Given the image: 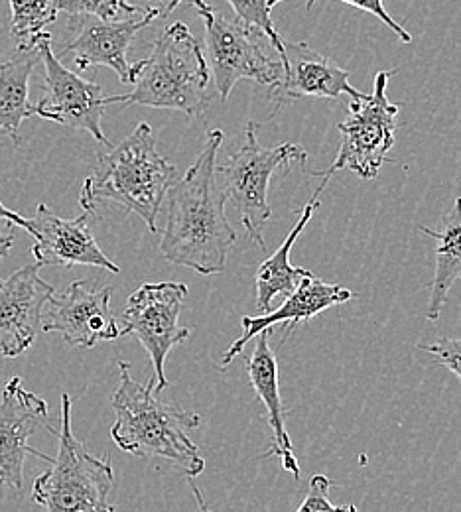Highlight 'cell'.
<instances>
[{
  "label": "cell",
  "instance_id": "cell-15",
  "mask_svg": "<svg viewBox=\"0 0 461 512\" xmlns=\"http://www.w3.org/2000/svg\"><path fill=\"white\" fill-rule=\"evenodd\" d=\"M77 18V30L69 38L64 48L71 54V60L79 71L89 67L105 65L113 69L123 83L132 85L138 73L140 62L129 64V48L134 36L150 26L154 16L121 18V20H101L93 16H73Z\"/></svg>",
  "mask_w": 461,
  "mask_h": 512
},
{
  "label": "cell",
  "instance_id": "cell-4",
  "mask_svg": "<svg viewBox=\"0 0 461 512\" xmlns=\"http://www.w3.org/2000/svg\"><path fill=\"white\" fill-rule=\"evenodd\" d=\"M211 69L203 46L184 22L170 24L154 42L152 54L140 60L131 93L107 97V103L142 105L203 117L213 101Z\"/></svg>",
  "mask_w": 461,
  "mask_h": 512
},
{
  "label": "cell",
  "instance_id": "cell-22",
  "mask_svg": "<svg viewBox=\"0 0 461 512\" xmlns=\"http://www.w3.org/2000/svg\"><path fill=\"white\" fill-rule=\"evenodd\" d=\"M10 32L18 50H32L46 28L58 20L60 0H8Z\"/></svg>",
  "mask_w": 461,
  "mask_h": 512
},
{
  "label": "cell",
  "instance_id": "cell-19",
  "mask_svg": "<svg viewBox=\"0 0 461 512\" xmlns=\"http://www.w3.org/2000/svg\"><path fill=\"white\" fill-rule=\"evenodd\" d=\"M328 182H330L328 178H322V184L318 186V190L312 193L308 203L302 207L300 219L292 227L290 235L284 239V243L278 247V251L274 255L270 256L268 260H264L259 272H257V308L263 314L270 312V304L276 296H280V294L288 296L306 276L312 274L306 268L292 266L290 253H292L294 243L298 241V237L302 235L306 225L310 223L316 207L320 205V195L326 190Z\"/></svg>",
  "mask_w": 461,
  "mask_h": 512
},
{
  "label": "cell",
  "instance_id": "cell-26",
  "mask_svg": "<svg viewBox=\"0 0 461 512\" xmlns=\"http://www.w3.org/2000/svg\"><path fill=\"white\" fill-rule=\"evenodd\" d=\"M418 349L428 353L442 367H446L452 375H456L461 386V337H456V339L442 337L440 341H436L432 345H418Z\"/></svg>",
  "mask_w": 461,
  "mask_h": 512
},
{
  "label": "cell",
  "instance_id": "cell-9",
  "mask_svg": "<svg viewBox=\"0 0 461 512\" xmlns=\"http://www.w3.org/2000/svg\"><path fill=\"white\" fill-rule=\"evenodd\" d=\"M186 296L188 286L182 282L142 284L129 296L121 314V337L134 335L150 355L156 394L168 386L166 357L192 335L190 327L180 325Z\"/></svg>",
  "mask_w": 461,
  "mask_h": 512
},
{
  "label": "cell",
  "instance_id": "cell-10",
  "mask_svg": "<svg viewBox=\"0 0 461 512\" xmlns=\"http://www.w3.org/2000/svg\"><path fill=\"white\" fill-rule=\"evenodd\" d=\"M44 64V97L34 107L40 119L58 123L62 127L89 132L97 142L111 146L103 134V115L109 107L101 85L83 79L79 73L67 69L54 54L52 36L46 32L34 46Z\"/></svg>",
  "mask_w": 461,
  "mask_h": 512
},
{
  "label": "cell",
  "instance_id": "cell-23",
  "mask_svg": "<svg viewBox=\"0 0 461 512\" xmlns=\"http://www.w3.org/2000/svg\"><path fill=\"white\" fill-rule=\"evenodd\" d=\"M233 12L235 18L241 20L243 24L259 30L264 38L268 40V44L276 50L278 60L284 52V40L280 38V34L276 32L274 24H272V16H270V0H225Z\"/></svg>",
  "mask_w": 461,
  "mask_h": 512
},
{
  "label": "cell",
  "instance_id": "cell-30",
  "mask_svg": "<svg viewBox=\"0 0 461 512\" xmlns=\"http://www.w3.org/2000/svg\"><path fill=\"white\" fill-rule=\"evenodd\" d=\"M12 243H14V233H0V258L8 255Z\"/></svg>",
  "mask_w": 461,
  "mask_h": 512
},
{
  "label": "cell",
  "instance_id": "cell-20",
  "mask_svg": "<svg viewBox=\"0 0 461 512\" xmlns=\"http://www.w3.org/2000/svg\"><path fill=\"white\" fill-rule=\"evenodd\" d=\"M420 231L436 241V268L426 314L428 320L436 321L448 302L452 286L461 280V197L454 201L440 227L420 225Z\"/></svg>",
  "mask_w": 461,
  "mask_h": 512
},
{
  "label": "cell",
  "instance_id": "cell-7",
  "mask_svg": "<svg viewBox=\"0 0 461 512\" xmlns=\"http://www.w3.org/2000/svg\"><path fill=\"white\" fill-rule=\"evenodd\" d=\"M391 75L393 71H379L373 93L363 99H351L345 119L337 125L341 134L339 152L328 170L314 172V176L330 180L339 170H351L365 182L377 178L395 146L396 117L400 113V107L387 97Z\"/></svg>",
  "mask_w": 461,
  "mask_h": 512
},
{
  "label": "cell",
  "instance_id": "cell-3",
  "mask_svg": "<svg viewBox=\"0 0 461 512\" xmlns=\"http://www.w3.org/2000/svg\"><path fill=\"white\" fill-rule=\"evenodd\" d=\"M176 182L178 168L158 152L150 125L140 123L119 146H109V152L99 156L79 201L89 211H95L99 201H113L156 233L158 213Z\"/></svg>",
  "mask_w": 461,
  "mask_h": 512
},
{
  "label": "cell",
  "instance_id": "cell-17",
  "mask_svg": "<svg viewBox=\"0 0 461 512\" xmlns=\"http://www.w3.org/2000/svg\"><path fill=\"white\" fill-rule=\"evenodd\" d=\"M353 300V292L339 286V284H328L320 278H316L314 274L306 276L290 294L288 300L278 306L272 312H266L263 316L251 318L245 316L241 323L245 327L243 335L239 339L233 341V345L223 353L221 359V369L231 365L247 347V343L251 339H255L261 331H270L276 325H282V337L290 335L292 329L304 321H310L316 316H320L322 312L330 310L333 306L345 304Z\"/></svg>",
  "mask_w": 461,
  "mask_h": 512
},
{
  "label": "cell",
  "instance_id": "cell-8",
  "mask_svg": "<svg viewBox=\"0 0 461 512\" xmlns=\"http://www.w3.org/2000/svg\"><path fill=\"white\" fill-rule=\"evenodd\" d=\"M205 26V48L209 69L215 79V89L221 101H227L235 85L251 79L259 85L274 89L284 77L280 60L264 54L259 30L243 24L237 18L217 14L205 0H192Z\"/></svg>",
  "mask_w": 461,
  "mask_h": 512
},
{
  "label": "cell",
  "instance_id": "cell-2",
  "mask_svg": "<svg viewBox=\"0 0 461 512\" xmlns=\"http://www.w3.org/2000/svg\"><path fill=\"white\" fill-rule=\"evenodd\" d=\"M119 371L121 383L113 394L117 416L111 428L113 442L136 457L172 461L190 481H196L205 469V459L190 438L199 426V414L158 400L154 377L146 384L136 383L129 363L119 361Z\"/></svg>",
  "mask_w": 461,
  "mask_h": 512
},
{
  "label": "cell",
  "instance_id": "cell-18",
  "mask_svg": "<svg viewBox=\"0 0 461 512\" xmlns=\"http://www.w3.org/2000/svg\"><path fill=\"white\" fill-rule=\"evenodd\" d=\"M255 339H257V343H255L253 355L245 357L241 353L239 357H245V365H247V373H249L251 384H253L257 396L263 400L264 408H266V420H268V426H270L272 438H274V444H272V449L268 451V455L280 457L282 467L288 473H292V477L298 481L300 479V465H298L292 440H290L288 430H286V410H284L282 396H280L278 361H276V355L272 353V349L268 345V329L261 331Z\"/></svg>",
  "mask_w": 461,
  "mask_h": 512
},
{
  "label": "cell",
  "instance_id": "cell-25",
  "mask_svg": "<svg viewBox=\"0 0 461 512\" xmlns=\"http://www.w3.org/2000/svg\"><path fill=\"white\" fill-rule=\"evenodd\" d=\"M333 487V481H330L326 475H314L310 481L308 495L304 503L298 507V512L312 511H355L353 505H335L330 501V489Z\"/></svg>",
  "mask_w": 461,
  "mask_h": 512
},
{
  "label": "cell",
  "instance_id": "cell-5",
  "mask_svg": "<svg viewBox=\"0 0 461 512\" xmlns=\"http://www.w3.org/2000/svg\"><path fill=\"white\" fill-rule=\"evenodd\" d=\"M60 440L58 457L50 461L32 487V499L52 512L115 511L109 493L115 485L111 459L93 455L73 434L71 396L62 394V428L54 430Z\"/></svg>",
  "mask_w": 461,
  "mask_h": 512
},
{
  "label": "cell",
  "instance_id": "cell-21",
  "mask_svg": "<svg viewBox=\"0 0 461 512\" xmlns=\"http://www.w3.org/2000/svg\"><path fill=\"white\" fill-rule=\"evenodd\" d=\"M40 62L36 48L18 50L16 56L0 64V134L8 136L14 146L22 144L20 127L34 115L28 101V83Z\"/></svg>",
  "mask_w": 461,
  "mask_h": 512
},
{
  "label": "cell",
  "instance_id": "cell-1",
  "mask_svg": "<svg viewBox=\"0 0 461 512\" xmlns=\"http://www.w3.org/2000/svg\"><path fill=\"white\" fill-rule=\"evenodd\" d=\"M223 130H209L196 162L168 193L166 225L160 241L162 256L203 276L225 272L227 255L237 233L225 215V193L219 184L217 154Z\"/></svg>",
  "mask_w": 461,
  "mask_h": 512
},
{
  "label": "cell",
  "instance_id": "cell-24",
  "mask_svg": "<svg viewBox=\"0 0 461 512\" xmlns=\"http://www.w3.org/2000/svg\"><path fill=\"white\" fill-rule=\"evenodd\" d=\"M60 12L69 16H93L101 20H121L134 16L125 0H60Z\"/></svg>",
  "mask_w": 461,
  "mask_h": 512
},
{
  "label": "cell",
  "instance_id": "cell-13",
  "mask_svg": "<svg viewBox=\"0 0 461 512\" xmlns=\"http://www.w3.org/2000/svg\"><path fill=\"white\" fill-rule=\"evenodd\" d=\"M83 209L79 217L64 219L48 205L40 203L30 219V235L34 239L32 255L42 266H95L119 274L121 268L105 255L93 235L91 215Z\"/></svg>",
  "mask_w": 461,
  "mask_h": 512
},
{
  "label": "cell",
  "instance_id": "cell-11",
  "mask_svg": "<svg viewBox=\"0 0 461 512\" xmlns=\"http://www.w3.org/2000/svg\"><path fill=\"white\" fill-rule=\"evenodd\" d=\"M113 288H95L75 280L62 296L52 294L42 316V331L60 333L69 345L95 347L121 337V325L111 310Z\"/></svg>",
  "mask_w": 461,
  "mask_h": 512
},
{
  "label": "cell",
  "instance_id": "cell-12",
  "mask_svg": "<svg viewBox=\"0 0 461 512\" xmlns=\"http://www.w3.org/2000/svg\"><path fill=\"white\" fill-rule=\"evenodd\" d=\"M48 426V404L44 398L26 390L18 377L10 379L0 396V489H22L24 461L28 453L52 461L46 453L28 446L38 428Z\"/></svg>",
  "mask_w": 461,
  "mask_h": 512
},
{
  "label": "cell",
  "instance_id": "cell-28",
  "mask_svg": "<svg viewBox=\"0 0 461 512\" xmlns=\"http://www.w3.org/2000/svg\"><path fill=\"white\" fill-rule=\"evenodd\" d=\"M182 2L184 0H125L132 14L154 16L156 20L170 16Z\"/></svg>",
  "mask_w": 461,
  "mask_h": 512
},
{
  "label": "cell",
  "instance_id": "cell-6",
  "mask_svg": "<svg viewBox=\"0 0 461 512\" xmlns=\"http://www.w3.org/2000/svg\"><path fill=\"white\" fill-rule=\"evenodd\" d=\"M257 123L245 128V144L233 152L225 166H217V174L223 178L221 188L225 197L233 203L247 235L264 249V225L272 215L268 203V184L276 170H290L292 162H306L308 154L298 144H280L264 148L259 142Z\"/></svg>",
  "mask_w": 461,
  "mask_h": 512
},
{
  "label": "cell",
  "instance_id": "cell-29",
  "mask_svg": "<svg viewBox=\"0 0 461 512\" xmlns=\"http://www.w3.org/2000/svg\"><path fill=\"white\" fill-rule=\"evenodd\" d=\"M2 219H6L8 223H14V225H18V227H22L24 231L30 233V219H26V217H22L20 213H16V211L4 207L2 201H0V221H2Z\"/></svg>",
  "mask_w": 461,
  "mask_h": 512
},
{
  "label": "cell",
  "instance_id": "cell-27",
  "mask_svg": "<svg viewBox=\"0 0 461 512\" xmlns=\"http://www.w3.org/2000/svg\"><path fill=\"white\" fill-rule=\"evenodd\" d=\"M280 2H286V0H270V6H276V4H280ZM314 2H316V0H308V8H312ZM339 2H345V4H349V6H353V8H359V10H363V12H369V14L377 16L387 28H391V30L395 32L400 42H404V44H410V42H412L410 32L404 30V28L396 22L395 18L387 12L383 0H339Z\"/></svg>",
  "mask_w": 461,
  "mask_h": 512
},
{
  "label": "cell",
  "instance_id": "cell-14",
  "mask_svg": "<svg viewBox=\"0 0 461 512\" xmlns=\"http://www.w3.org/2000/svg\"><path fill=\"white\" fill-rule=\"evenodd\" d=\"M40 268L36 260L0 280V353L6 359L28 351L42 331L46 302L56 290L40 278Z\"/></svg>",
  "mask_w": 461,
  "mask_h": 512
},
{
  "label": "cell",
  "instance_id": "cell-16",
  "mask_svg": "<svg viewBox=\"0 0 461 512\" xmlns=\"http://www.w3.org/2000/svg\"><path fill=\"white\" fill-rule=\"evenodd\" d=\"M280 62L284 77L280 85L270 89V95L278 105L296 103L308 97L337 99L349 95L351 99H363L367 95L351 85L347 69L312 50L306 42H284Z\"/></svg>",
  "mask_w": 461,
  "mask_h": 512
}]
</instances>
